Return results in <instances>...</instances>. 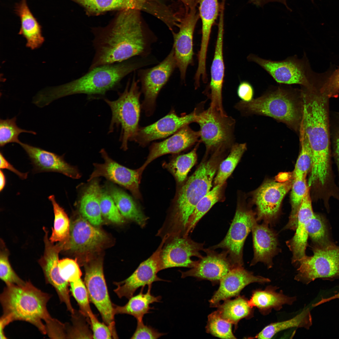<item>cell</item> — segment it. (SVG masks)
Listing matches in <instances>:
<instances>
[{
  "label": "cell",
  "mask_w": 339,
  "mask_h": 339,
  "mask_svg": "<svg viewBox=\"0 0 339 339\" xmlns=\"http://www.w3.org/2000/svg\"><path fill=\"white\" fill-rule=\"evenodd\" d=\"M140 12L135 9L120 11L106 26L92 28L94 54L89 70L148 55L156 40L144 25Z\"/></svg>",
  "instance_id": "cell-1"
},
{
  "label": "cell",
  "mask_w": 339,
  "mask_h": 339,
  "mask_svg": "<svg viewBox=\"0 0 339 339\" xmlns=\"http://www.w3.org/2000/svg\"><path fill=\"white\" fill-rule=\"evenodd\" d=\"M302 121L312 154L309 180L323 184L329 173L330 140L326 97L315 90H302Z\"/></svg>",
  "instance_id": "cell-2"
},
{
  "label": "cell",
  "mask_w": 339,
  "mask_h": 339,
  "mask_svg": "<svg viewBox=\"0 0 339 339\" xmlns=\"http://www.w3.org/2000/svg\"><path fill=\"white\" fill-rule=\"evenodd\" d=\"M146 63L143 60L131 58L98 66L69 82L41 90L40 100L46 106L56 99L75 94H84L90 97L105 95L108 91L117 88L126 76Z\"/></svg>",
  "instance_id": "cell-3"
},
{
  "label": "cell",
  "mask_w": 339,
  "mask_h": 339,
  "mask_svg": "<svg viewBox=\"0 0 339 339\" xmlns=\"http://www.w3.org/2000/svg\"><path fill=\"white\" fill-rule=\"evenodd\" d=\"M226 154L212 153L206 157L181 186L165 222L175 233L185 232L189 218L199 201L210 190L219 165Z\"/></svg>",
  "instance_id": "cell-4"
},
{
  "label": "cell",
  "mask_w": 339,
  "mask_h": 339,
  "mask_svg": "<svg viewBox=\"0 0 339 339\" xmlns=\"http://www.w3.org/2000/svg\"><path fill=\"white\" fill-rule=\"evenodd\" d=\"M0 295L2 316L11 322L14 320L28 322L43 334L57 320L52 318L46 307L51 296L34 286L30 281L22 285H6Z\"/></svg>",
  "instance_id": "cell-5"
},
{
  "label": "cell",
  "mask_w": 339,
  "mask_h": 339,
  "mask_svg": "<svg viewBox=\"0 0 339 339\" xmlns=\"http://www.w3.org/2000/svg\"><path fill=\"white\" fill-rule=\"evenodd\" d=\"M281 85L249 102L240 101L235 108L244 114L270 117L299 132L303 114L301 90Z\"/></svg>",
  "instance_id": "cell-6"
},
{
  "label": "cell",
  "mask_w": 339,
  "mask_h": 339,
  "mask_svg": "<svg viewBox=\"0 0 339 339\" xmlns=\"http://www.w3.org/2000/svg\"><path fill=\"white\" fill-rule=\"evenodd\" d=\"M138 82L134 76L131 83L128 81L125 89L119 93L116 100L104 99L112 113L108 133L113 132L115 128L121 127L119 141L121 148L124 150L128 149V142L132 141L139 128L141 92Z\"/></svg>",
  "instance_id": "cell-7"
},
{
  "label": "cell",
  "mask_w": 339,
  "mask_h": 339,
  "mask_svg": "<svg viewBox=\"0 0 339 339\" xmlns=\"http://www.w3.org/2000/svg\"><path fill=\"white\" fill-rule=\"evenodd\" d=\"M195 122L200 126L199 141L205 146L206 154L230 152L234 144V118L209 107L202 111L197 109Z\"/></svg>",
  "instance_id": "cell-8"
},
{
  "label": "cell",
  "mask_w": 339,
  "mask_h": 339,
  "mask_svg": "<svg viewBox=\"0 0 339 339\" xmlns=\"http://www.w3.org/2000/svg\"><path fill=\"white\" fill-rule=\"evenodd\" d=\"M313 254L305 256L299 262L295 279L308 284L318 278L339 277V246L333 243L324 246H313Z\"/></svg>",
  "instance_id": "cell-9"
},
{
  "label": "cell",
  "mask_w": 339,
  "mask_h": 339,
  "mask_svg": "<svg viewBox=\"0 0 339 339\" xmlns=\"http://www.w3.org/2000/svg\"><path fill=\"white\" fill-rule=\"evenodd\" d=\"M305 58L304 56L299 58L294 55L283 60L275 61L264 59L251 53L247 59L261 67L279 84H298L301 88L312 89L314 88Z\"/></svg>",
  "instance_id": "cell-10"
},
{
  "label": "cell",
  "mask_w": 339,
  "mask_h": 339,
  "mask_svg": "<svg viewBox=\"0 0 339 339\" xmlns=\"http://www.w3.org/2000/svg\"><path fill=\"white\" fill-rule=\"evenodd\" d=\"M256 220L254 213L238 202L234 218L224 239L218 244L209 248H221L228 253V257L235 267L243 266L244 243Z\"/></svg>",
  "instance_id": "cell-11"
},
{
  "label": "cell",
  "mask_w": 339,
  "mask_h": 339,
  "mask_svg": "<svg viewBox=\"0 0 339 339\" xmlns=\"http://www.w3.org/2000/svg\"><path fill=\"white\" fill-rule=\"evenodd\" d=\"M84 282L90 301L100 312L104 323L110 328L113 338H118L116 328L114 304L110 300L105 279L102 262L94 261L85 266Z\"/></svg>",
  "instance_id": "cell-12"
},
{
  "label": "cell",
  "mask_w": 339,
  "mask_h": 339,
  "mask_svg": "<svg viewBox=\"0 0 339 339\" xmlns=\"http://www.w3.org/2000/svg\"><path fill=\"white\" fill-rule=\"evenodd\" d=\"M177 67L174 51L172 48L166 57L158 65L139 71L142 90L144 95L142 107L146 116H150L153 113L158 94Z\"/></svg>",
  "instance_id": "cell-13"
},
{
  "label": "cell",
  "mask_w": 339,
  "mask_h": 339,
  "mask_svg": "<svg viewBox=\"0 0 339 339\" xmlns=\"http://www.w3.org/2000/svg\"><path fill=\"white\" fill-rule=\"evenodd\" d=\"M164 237L165 239L160 254V271L174 267L191 268L198 262L192 260L191 257H202L200 252L204 249V243L196 242L188 236Z\"/></svg>",
  "instance_id": "cell-14"
},
{
  "label": "cell",
  "mask_w": 339,
  "mask_h": 339,
  "mask_svg": "<svg viewBox=\"0 0 339 339\" xmlns=\"http://www.w3.org/2000/svg\"><path fill=\"white\" fill-rule=\"evenodd\" d=\"M293 177L286 181H267L253 194V201L257 209V222L263 220L267 224L274 221L279 212L282 200L291 188Z\"/></svg>",
  "instance_id": "cell-15"
},
{
  "label": "cell",
  "mask_w": 339,
  "mask_h": 339,
  "mask_svg": "<svg viewBox=\"0 0 339 339\" xmlns=\"http://www.w3.org/2000/svg\"><path fill=\"white\" fill-rule=\"evenodd\" d=\"M196 8L186 11L179 24L178 32L173 31V48L177 67L182 80L185 81L188 66L193 64V37L195 28L199 18Z\"/></svg>",
  "instance_id": "cell-16"
},
{
  "label": "cell",
  "mask_w": 339,
  "mask_h": 339,
  "mask_svg": "<svg viewBox=\"0 0 339 339\" xmlns=\"http://www.w3.org/2000/svg\"><path fill=\"white\" fill-rule=\"evenodd\" d=\"M45 233L44 242L45 248L44 255L39 261L43 269L46 282L55 289L60 301L64 303L67 310L71 313L74 312L70 300L69 286V283L61 277L58 270V254L63 249V243L59 242L56 245L48 238V231L44 227Z\"/></svg>",
  "instance_id": "cell-17"
},
{
  "label": "cell",
  "mask_w": 339,
  "mask_h": 339,
  "mask_svg": "<svg viewBox=\"0 0 339 339\" xmlns=\"http://www.w3.org/2000/svg\"><path fill=\"white\" fill-rule=\"evenodd\" d=\"M165 240L162 241L156 250L147 259L142 262L133 273L124 280L114 282L117 286L114 292L118 297L129 299L139 288L152 285L155 282L165 281L157 275L160 271V254Z\"/></svg>",
  "instance_id": "cell-18"
},
{
  "label": "cell",
  "mask_w": 339,
  "mask_h": 339,
  "mask_svg": "<svg viewBox=\"0 0 339 339\" xmlns=\"http://www.w3.org/2000/svg\"><path fill=\"white\" fill-rule=\"evenodd\" d=\"M104 160L103 164L94 163V170L89 181L100 176L123 186L136 198H141L139 184L141 176L137 169L132 170L122 165L111 159L104 149L100 151Z\"/></svg>",
  "instance_id": "cell-19"
},
{
  "label": "cell",
  "mask_w": 339,
  "mask_h": 339,
  "mask_svg": "<svg viewBox=\"0 0 339 339\" xmlns=\"http://www.w3.org/2000/svg\"><path fill=\"white\" fill-rule=\"evenodd\" d=\"M196 114V108L191 113L181 116L178 115L172 110L155 122L139 127L132 141L144 147L153 141L166 137L182 127L195 122Z\"/></svg>",
  "instance_id": "cell-20"
},
{
  "label": "cell",
  "mask_w": 339,
  "mask_h": 339,
  "mask_svg": "<svg viewBox=\"0 0 339 339\" xmlns=\"http://www.w3.org/2000/svg\"><path fill=\"white\" fill-rule=\"evenodd\" d=\"M203 251L206 256L199 259L195 266L186 271H180L182 278L192 277L213 282H218L235 267L230 261L226 250L218 253L209 248H204Z\"/></svg>",
  "instance_id": "cell-21"
},
{
  "label": "cell",
  "mask_w": 339,
  "mask_h": 339,
  "mask_svg": "<svg viewBox=\"0 0 339 339\" xmlns=\"http://www.w3.org/2000/svg\"><path fill=\"white\" fill-rule=\"evenodd\" d=\"M106 239L103 231L81 216L71 224L69 237L64 243L63 249L75 252H87L100 246Z\"/></svg>",
  "instance_id": "cell-22"
},
{
  "label": "cell",
  "mask_w": 339,
  "mask_h": 339,
  "mask_svg": "<svg viewBox=\"0 0 339 339\" xmlns=\"http://www.w3.org/2000/svg\"><path fill=\"white\" fill-rule=\"evenodd\" d=\"M270 282L268 278L254 275L243 266L235 267L220 280L219 287L209 300L210 304L211 306L216 307L220 301L238 296L245 287L251 283H264Z\"/></svg>",
  "instance_id": "cell-23"
},
{
  "label": "cell",
  "mask_w": 339,
  "mask_h": 339,
  "mask_svg": "<svg viewBox=\"0 0 339 339\" xmlns=\"http://www.w3.org/2000/svg\"><path fill=\"white\" fill-rule=\"evenodd\" d=\"M199 131L193 130L187 125L163 141L153 143L149 148V154L145 162L137 169L139 174L141 176L147 165L157 158L164 154L183 151L199 141Z\"/></svg>",
  "instance_id": "cell-24"
},
{
  "label": "cell",
  "mask_w": 339,
  "mask_h": 339,
  "mask_svg": "<svg viewBox=\"0 0 339 339\" xmlns=\"http://www.w3.org/2000/svg\"><path fill=\"white\" fill-rule=\"evenodd\" d=\"M19 144L30 159L35 172H54L73 179L80 177L77 169L67 163L63 156L21 142Z\"/></svg>",
  "instance_id": "cell-25"
},
{
  "label": "cell",
  "mask_w": 339,
  "mask_h": 339,
  "mask_svg": "<svg viewBox=\"0 0 339 339\" xmlns=\"http://www.w3.org/2000/svg\"><path fill=\"white\" fill-rule=\"evenodd\" d=\"M224 16L219 17L218 30L213 58L211 67V79L208 86L210 107L223 114H225L222 104V90L224 75L223 55Z\"/></svg>",
  "instance_id": "cell-26"
},
{
  "label": "cell",
  "mask_w": 339,
  "mask_h": 339,
  "mask_svg": "<svg viewBox=\"0 0 339 339\" xmlns=\"http://www.w3.org/2000/svg\"><path fill=\"white\" fill-rule=\"evenodd\" d=\"M313 212L308 189L300 206L297 215L298 223L294 236L287 244L291 251L292 262H299L305 256V250L309 236L308 227L309 221L313 216Z\"/></svg>",
  "instance_id": "cell-27"
},
{
  "label": "cell",
  "mask_w": 339,
  "mask_h": 339,
  "mask_svg": "<svg viewBox=\"0 0 339 339\" xmlns=\"http://www.w3.org/2000/svg\"><path fill=\"white\" fill-rule=\"evenodd\" d=\"M256 220L253 225L252 232L254 248V257L250 265L259 262L265 264L268 268L272 266V259L277 251V240L276 234L270 229L267 224L257 223Z\"/></svg>",
  "instance_id": "cell-28"
},
{
  "label": "cell",
  "mask_w": 339,
  "mask_h": 339,
  "mask_svg": "<svg viewBox=\"0 0 339 339\" xmlns=\"http://www.w3.org/2000/svg\"><path fill=\"white\" fill-rule=\"evenodd\" d=\"M14 10L20 21L18 34L25 38L26 46L32 50L39 48L45 40L41 26L29 9L26 0H20L16 3Z\"/></svg>",
  "instance_id": "cell-29"
},
{
  "label": "cell",
  "mask_w": 339,
  "mask_h": 339,
  "mask_svg": "<svg viewBox=\"0 0 339 339\" xmlns=\"http://www.w3.org/2000/svg\"><path fill=\"white\" fill-rule=\"evenodd\" d=\"M276 287L268 286L264 290L257 289L253 292L248 301L252 308L256 307L263 315L269 314L272 309L279 310L284 304L291 305L295 297L284 295L282 291L277 292Z\"/></svg>",
  "instance_id": "cell-30"
},
{
  "label": "cell",
  "mask_w": 339,
  "mask_h": 339,
  "mask_svg": "<svg viewBox=\"0 0 339 339\" xmlns=\"http://www.w3.org/2000/svg\"><path fill=\"white\" fill-rule=\"evenodd\" d=\"M93 180L81 197L79 210L82 217L92 224L97 226L103 222L100 204L102 190L98 181Z\"/></svg>",
  "instance_id": "cell-31"
},
{
  "label": "cell",
  "mask_w": 339,
  "mask_h": 339,
  "mask_svg": "<svg viewBox=\"0 0 339 339\" xmlns=\"http://www.w3.org/2000/svg\"><path fill=\"white\" fill-rule=\"evenodd\" d=\"M152 285L148 286L146 293H144V287L141 288L139 293L133 296L125 305L120 306L114 304V313L115 315L126 314L133 316L137 321L143 320L144 315L150 313L153 309L150 305L155 302H160L161 297L155 296L151 293Z\"/></svg>",
  "instance_id": "cell-32"
},
{
  "label": "cell",
  "mask_w": 339,
  "mask_h": 339,
  "mask_svg": "<svg viewBox=\"0 0 339 339\" xmlns=\"http://www.w3.org/2000/svg\"><path fill=\"white\" fill-rule=\"evenodd\" d=\"M199 3V14L202 22V37L197 57L199 62H204L206 60L212 28L220 9L218 0H200Z\"/></svg>",
  "instance_id": "cell-33"
},
{
  "label": "cell",
  "mask_w": 339,
  "mask_h": 339,
  "mask_svg": "<svg viewBox=\"0 0 339 339\" xmlns=\"http://www.w3.org/2000/svg\"><path fill=\"white\" fill-rule=\"evenodd\" d=\"M108 192L114 200L123 217L144 228L148 219L132 198L121 189L112 185L107 186Z\"/></svg>",
  "instance_id": "cell-34"
},
{
  "label": "cell",
  "mask_w": 339,
  "mask_h": 339,
  "mask_svg": "<svg viewBox=\"0 0 339 339\" xmlns=\"http://www.w3.org/2000/svg\"><path fill=\"white\" fill-rule=\"evenodd\" d=\"M138 10L149 13L163 21L169 29L178 25L180 17L169 6L166 0H133Z\"/></svg>",
  "instance_id": "cell-35"
},
{
  "label": "cell",
  "mask_w": 339,
  "mask_h": 339,
  "mask_svg": "<svg viewBox=\"0 0 339 339\" xmlns=\"http://www.w3.org/2000/svg\"><path fill=\"white\" fill-rule=\"evenodd\" d=\"M216 307L220 316L237 327L238 322L243 318L253 316V310L248 301L243 296H238L233 300L228 299Z\"/></svg>",
  "instance_id": "cell-36"
},
{
  "label": "cell",
  "mask_w": 339,
  "mask_h": 339,
  "mask_svg": "<svg viewBox=\"0 0 339 339\" xmlns=\"http://www.w3.org/2000/svg\"><path fill=\"white\" fill-rule=\"evenodd\" d=\"M312 324V319L309 309H304L291 319L269 324L253 338L270 339L277 333L283 330L293 327L308 329Z\"/></svg>",
  "instance_id": "cell-37"
},
{
  "label": "cell",
  "mask_w": 339,
  "mask_h": 339,
  "mask_svg": "<svg viewBox=\"0 0 339 339\" xmlns=\"http://www.w3.org/2000/svg\"><path fill=\"white\" fill-rule=\"evenodd\" d=\"M225 183L214 186L198 202L189 219L185 236H188L201 219L214 204L222 199Z\"/></svg>",
  "instance_id": "cell-38"
},
{
  "label": "cell",
  "mask_w": 339,
  "mask_h": 339,
  "mask_svg": "<svg viewBox=\"0 0 339 339\" xmlns=\"http://www.w3.org/2000/svg\"><path fill=\"white\" fill-rule=\"evenodd\" d=\"M85 9L87 15H98L107 11L129 9L138 10L133 0H70Z\"/></svg>",
  "instance_id": "cell-39"
},
{
  "label": "cell",
  "mask_w": 339,
  "mask_h": 339,
  "mask_svg": "<svg viewBox=\"0 0 339 339\" xmlns=\"http://www.w3.org/2000/svg\"><path fill=\"white\" fill-rule=\"evenodd\" d=\"M246 143H235L232 146L227 157L220 163L214 178V186L225 183L246 151Z\"/></svg>",
  "instance_id": "cell-40"
},
{
  "label": "cell",
  "mask_w": 339,
  "mask_h": 339,
  "mask_svg": "<svg viewBox=\"0 0 339 339\" xmlns=\"http://www.w3.org/2000/svg\"><path fill=\"white\" fill-rule=\"evenodd\" d=\"M199 144L190 152L177 156L163 166L173 175L176 181L181 183L186 180L190 170L195 164L197 159L196 150Z\"/></svg>",
  "instance_id": "cell-41"
},
{
  "label": "cell",
  "mask_w": 339,
  "mask_h": 339,
  "mask_svg": "<svg viewBox=\"0 0 339 339\" xmlns=\"http://www.w3.org/2000/svg\"><path fill=\"white\" fill-rule=\"evenodd\" d=\"M52 204L54 215L53 228L49 239L52 243L64 242L68 239L70 234V221L63 209L56 202L54 196L48 197Z\"/></svg>",
  "instance_id": "cell-42"
},
{
  "label": "cell",
  "mask_w": 339,
  "mask_h": 339,
  "mask_svg": "<svg viewBox=\"0 0 339 339\" xmlns=\"http://www.w3.org/2000/svg\"><path fill=\"white\" fill-rule=\"evenodd\" d=\"M293 177V176H292ZM306 177H293L291 201V211L287 229L295 230L298 223L297 215L301 203L309 188L307 183Z\"/></svg>",
  "instance_id": "cell-43"
},
{
  "label": "cell",
  "mask_w": 339,
  "mask_h": 339,
  "mask_svg": "<svg viewBox=\"0 0 339 339\" xmlns=\"http://www.w3.org/2000/svg\"><path fill=\"white\" fill-rule=\"evenodd\" d=\"M301 150L295 165L293 177H306L312 163L311 149L301 122L299 131Z\"/></svg>",
  "instance_id": "cell-44"
},
{
  "label": "cell",
  "mask_w": 339,
  "mask_h": 339,
  "mask_svg": "<svg viewBox=\"0 0 339 339\" xmlns=\"http://www.w3.org/2000/svg\"><path fill=\"white\" fill-rule=\"evenodd\" d=\"M308 232L313 246L323 247L332 242L330 238L326 222L319 215L314 213L309 223Z\"/></svg>",
  "instance_id": "cell-45"
},
{
  "label": "cell",
  "mask_w": 339,
  "mask_h": 339,
  "mask_svg": "<svg viewBox=\"0 0 339 339\" xmlns=\"http://www.w3.org/2000/svg\"><path fill=\"white\" fill-rule=\"evenodd\" d=\"M232 325L223 318L216 311L208 315L206 331L213 336L220 338L236 339L232 331Z\"/></svg>",
  "instance_id": "cell-46"
},
{
  "label": "cell",
  "mask_w": 339,
  "mask_h": 339,
  "mask_svg": "<svg viewBox=\"0 0 339 339\" xmlns=\"http://www.w3.org/2000/svg\"><path fill=\"white\" fill-rule=\"evenodd\" d=\"M16 117L6 119L0 120V146L4 147L9 143H15L19 144L21 142L19 139V135L23 132L36 134L32 131L22 129L16 125Z\"/></svg>",
  "instance_id": "cell-47"
},
{
  "label": "cell",
  "mask_w": 339,
  "mask_h": 339,
  "mask_svg": "<svg viewBox=\"0 0 339 339\" xmlns=\"http://www.w3.org/2000/svg\"><path fill=\"white\" fill-rule=\"evenodd\" d=\"M70 290L77 302L79 311L86 318L89 323V317L93 313L90 304V300L87 290L81 278L69 283Z\"/></svg>",
  "instance_id": "cell-48"
},
{
  "label": "cell",
  "mask_w": 339,
  "mask_h": 339,
  "mask_svg": "<svg viewBox=\"0 0 339 339\" xmlns=\"http://www.w3.org/2000/svg\"><path fill=\"white\" fill-rule=\"evenodd\" d=\"M71 315L73 324L68 328H66L67 338H93L86 318L79 310H75L74 313Z\"/></svg>",
  "instance_id": "cell-49"
},
{
  "label": "cell",
  "mask_w": 339,
  "mask_h": 339,
  "mask_svg": "<svg viewBox=\"0 0 339 339\" xmlns=\"http://www.w3.org/2000/svg\"><path fill=\"white\" fill-rule=\"evenodd\" d=\"M0 254V277L6 285H22L25 282L21 279L15 273L9 263L8 250L3 241H1Z\"/></svg>",
  "instance_id": "cell-50"
},
{
  "label": "cell",
  "mask_w": 339,
  "mask_h": 339,
  "mask_svg": "<svg viewBox=\"0 0 339 339\" xmlns=\"http://www.w3.org/2000/svg\"><path fill=\"white\" fill-rule=\"evenodd\" d=\"M103 191H101L100 201L102 216L112 222L122 223L124 221L123 217L112 197L108 192Z\"/></svg>",
  "instance_id": "cell-51"
},
{
  "label": "cell",
  "mask_w": 339,
  "mask_h": 339,
  "mask_svg": "<svg viewBox=\"0 0 339 339\" xmlns=\"http://www.w3.org/2000/svg\"><path fill=\"white\" fill-rule=\"evenodd\" d=\"M58 267L61 277L69 283L81 278L82 272L75 260L67 258L59 260Z\"/></svg>",
  "instance_id": "cell-52"
},
{
  "label": "cell",
  "mask_w": 339,
  "mask_h": 339,
  "mask_svg": "<svg viewBox=\"0 0 339 339\" xmlns=\"http://www.w3.org/2000/svg\"><path fill=\"white\" fill-rule=\"evenodd\" d=\"M93 339H108L113 338L112 331L105 323L100 322L93 313L89 317Z\"/></svg>",
  "instance_id": "cell-53"
},
{
  "label": "cell",
  "mask_w": 339,
  "mask_h": 339,
  "mask_svg": "<svg viewBox=\"0 0 339 339\" xmlns=\"http://www.w3.org/2000/svg\"><path fill=\"white\" fill-rule=\"evenodd\" d=\"M320 94L326 98H336L339 94V68L328 79L320 89Z\"/></svg>",
  "instance_id": "cell-54"
},
{
  "label": "cell",
  "mask_w": 339,
  "mask_h": 339,
  "mask_svg": "<svg viewBox=\"0 0 339 339\" xmlns=\"http://www.w3.org/2000/svg\"><path fill=\"white\" fill-rule=\"evenodd\" d=\"M137 321V327L131 339H158L165 334L150 326L145 325L143 320Z\"/></svg>",
  "instance_id": "cell-55"
},
{
  "label": "cell",
  "mask_w": 339,
  "mask_h": 339,
  "mask_svg": "<svg viewBox=\"0 0 339 339\" xmlns=\"http://www.w3.org/2000/svg\"><path fill=\"white\" fill-rule=\"evenodd\" d=\"M237 92L241 101L248 102L253 99L254 89L251 84L247 81H243L240 83Z\"/></svg>",
  "instance_id": "cell-56"
},
{
  "label": "cell",
  "mask_w": 339,
  "mask_h": 339,
  "mask_svg": "<svg viewBox=\"0 0 339 339\" xmlns=\"http://www.w3.org/2000/svg\"><path fill=\"white\" fill-rule=\"evenodd\" d=\"M0 159L1 169L8 170L16 174L22 179H25L27 178L28 173H22L17 170L5 159L1 152L0 153Z\"/></svg>",
  "instance_id": "cell-57"
},
{
  "label": "cell",
  "mask_w": 339,
  "mask_h": 339,
  "mask_svg": "<svg viewBox=\"0 0 339 339\" xmlns=\"http://www.w3.org/2000/svg\"><path fill=\"white\" fill-rule=\"evenodd\" d=\"M249 1L256 6L261 7L269 3H279L283 4L288 10L292 11V9L288 6L287 0H249Z\"/></svg>",
  "instance_id": "cell-58"
},
{
  "label": "cell",
  "mask_w": 339,
  "mask_h": 339,
  "mask_svg": "<svg viewBox=\"0 0 339 339\" xmlns=\"http://www.w3.org/2000/svg\"><path fill=\"white\" fill-rule=\"evenodd\" d=\"M185 6L186 10L196 8L200 0H180Z\"/></svg>",
  "instance_id": "cell-59"
},
{
  "label": "cell",
  "mask_w": 339,
  "mask_h": 339,
  "mask_svg": "<svg viewBox=\"0 0 339 339\" xmlns=\"http://www.w3.org/2000/svg\"><path fill=\"white\" fill-rule=\"evenodd\" d=\"M339 298V292L329 298H322L320 300L315 304V306H317L320 304L330 301L333 299Z\"/></svg>",
  "instance_id": "cell-60"
},
{
  "label": "cell",
  "mask_w": 339,
  "mask_h": 339,
  "mask_svg": "<svg viewBox=\"0 0 339 339\" xmlns=\"http://www.w3.org/2000/svg\"><path fill=\"white\" fill-rule=\"evenodd\" d=\"M6 183L5 174L1 169L0 171V191H2L5 187Z\"/></svg>",
  "instance_id": "cell-61"
},
{
  "label": "cell",
  "mask_w": 339,
  "mask_h": 339,
  "mask_svg": "<svg viewBox=\"0 0 339 339\" xmlns=\"http://www.w3.org/2000/svg\"><path fill=\"white\" fill-rule=\"evenodd\" d=\"M336 154L338 170L339 172V136L336 141Z\"/></svg>",
  "instance_id": "cell-62"
},
{
  "label": "cell",
  "mask_w": 339,
  "mask_h": 339,
  "mask_svg": "<svg viewBox=\"0 0 339 339\" xmlns=\"http://www.w3.org/2000/svg\"><path fill=\"white\" fill-rule=\"evenodd\" d=\"M157 235H158V236H159V235H158V234L157 233ZM163 237H161V238H163Z\"/></svg>",
  "instance_id": "cell-63"
},
{
  "label": "cell",
  "mask_w": 339,
  "mask_h": 339,
  "mask_svg": "<svg viewBox=\"0 0 339 339\" xmlns=\"http://www.w3.org/2000/svg\"><path fill=\"white\" fill-rule=\"evenodd\" d=\"M312 1H313V0H312Z\"/></svg>",
  "instance_id": "cell-64"
}]
</instances>
